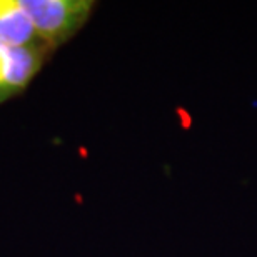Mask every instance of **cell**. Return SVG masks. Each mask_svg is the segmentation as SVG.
Listing matches in <instances>:
<instances>
[{"label":"cell","mask_w":257,"mask_h":257,"mask_svg":"<svg viewBox=\"0 0 257 257\" xmlns=\"http://www.w3.org/2000/svg\"><path fill=\"white\" fill-rule=\"evenodd\" d=\"M0 42L9 47H49L40 40L19 0H0Z\"/></svg>","instance_id":"obj_3"},{"label":"cell","mask_w":257,"mask_h":257,"mask_svg":"<svg viewBox=\"0 0 257 257\" xmlns=\"http://www.w3.org/2000/svg\"><path fill=\"white\" fill-rule=\"evenodd\" d=\"M50 52L49 47H9L0 42V104L30 84Z\"/></svg>","instance_id":"obj_2"},{"label":"cell","mask_w":257,"mask_h":257,"mask_svg":"<svg viewBox=\"0 0 257 257\" xmlns=\"http://www.w3.org/2000/svg\"><path fill=\"white\" fill-rule=\"evenodd\" d=\"M40 40L55 50L84 27L90 17L92 0H19Z\"/></svg>","instance_id":"obj_1"}]
</instances>
